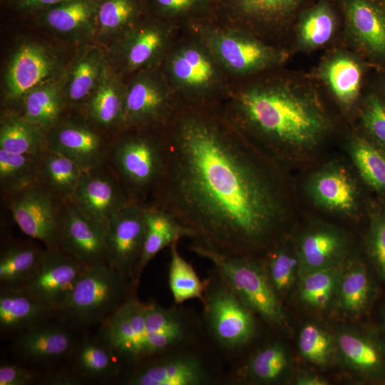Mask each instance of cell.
I'll return each mask as SVG.
<instances>
[{
    "instance_id": "15",
    "label": "cell",
    "mask_w": 385,
    "mask_h": 385,
    "mask_svg": "<svg viewBox=\"0 0 385 385\" xmlns=\"http://www.w3.org/2000/svg\"><path fill=\"white\" fill-rule=\"evenodd\" d=\"M14 221L45 248H56L59 220L66 200L41 180L3 197Z\"/></svg>"
},
{
    "instance_id": "21",
    "label": "cell",
    "mask_w": 385,
    "mask_h": 385,
    "mask_svg": "<svg viewBox=\"0 0 385 385\" xmlns=\"http://www.w3.org/2000/svg\"><path fill=\"white\" fill-rule=\"evenodd\" d=\"M73 202L83 213L104 227L113 215L131 203L121 182L106 162L82 170Z\"/></svg>"
},
{
    "instance_id": "42",
    "label": "cell",
    "mask_w": 385,
    "mask_h": 385,
    "mask_svg": "<svg viewBox=\"0 0 385 385\" xmlns=\"http://www.w3.org/2000/svg\"><path fill=\"white\" fill-rule=\"evenodd\" d=\"M178 243L170 247L168 282L174 304H182L190 299H203L204 281L201 280L191 264L178 250Z\"/></svg>"
},
{
    "instance_id": "2",
    "label": "cell",
    "mask_w": 385,
    "mask_h": 385,
    "mask_svg": "<svg viewBox=\"0 0 385 385\" xmlns=\"http://www.w3.org/2000/svg\"><path fill=\"white\" fill-rule=\"evenodd\" d=\"M260 73L232 80L220 103L230 123L254 146L282 156L314 145L326 120L315 105L286 81Z\"/></svg>"
},
{
    "instance_id": "8",
    "label": "cell",
    "mask_w": 385,
    "mask_h": 385,
    "mask_svg": "<svg viewBox=\"0 0 385 385\" xmlns=\"http://www.w3.org/2000/svg\"><path fill=\"white\" fill-rule=\"evenodd\" d=\"M188 27L205 43L232 81L274 69L285 59L279 48L218 19Z\"/></svg>"
},
{
    "instance_id": "38",
    "label": "cell",
    "mask_w": 385,
    "mask_h": 385,
    "mask_svg": "<svg viewBox=\"0 0 385 385\" xmlns=\"http://www.w3.org/2000/svg\"><path fill=\"white\" fill-rule=\"evenodd\" d=\"M38 158L41 180L65 200L73 201L82 172L79 166L47 147Z\"/></svg>"
},
{
    "instance_id": "35",
    "label": "cell",
    "mask_w": 385,
    "mask_h": 385,
    "mask_svg": "<svg viewBox=\"0 0 385 385\" xmlns=\"http://www.w3.org/2000/svg\"><path fill=\"white\" fill-rule=\"evenodd\" d=\"M141 18L137 0H100L92 39L108 46Z\"/></svg>"
},
{
    "instance_id": "23",
    "label": "cell",
    "mask_w": 385,
    "mask_h": 385,
    "mask_svg": "<svg viewBox=\"0 0 385 385\" xmlns=\"http://www.w3.org/2000/svg\"><path fill=\"white\" fill-rule=\"evenodd\" d=\"M292 362L285 345L270 341L250 349L228 367L225 385L277 384L290 376Z\"/></svg>"
},
{
    "instance_id": "5",
    "label": "cell",
    "mask_w": 385,
    "mask_h": 385,
    "mask_svg": "<svg viewBox=\"0 0 385 385\" xmlns=\"http://www.w3.org/2000/svg\"><path fill=\"white\" fill-rule=\"evenodd\" d=\"M164 127L125 128L112 135L106 163L131 203L148 205L165 168Z\"/></svg>"
},
{
    "instance_id": "25",
    "label": "cell",
    "mask_w": 385,
    "mask_h": 385,
    "mask_svg": "<svg viewBox=\"0 0 385 385\" xmlns=\"http://www.w3.org/2000/svg\"><path fill=\"white\" fill-rule=\"evenodd\" d=\"M125 82L109 66L97 88L76 111L87 121L113 135L123 127Z\"/></svg>"
},
{
    "instance_id": "34",
    "label": "cell",
    "mask_w": 385,
    "mask_h": 385,
    "mask_svg": "<svg viewBox=\"0 0 385 385\" xmlns=\"http://www.w3.org/2000/svg\"><path fill=\"white\" fill-rule=\"evenodd\" d=\"M67 111L60 79L47 82L29 91L23 98L17 113L46 131L61 120Z\"/></svg>"
},
{
    "instance_id": "39",
    "label": "cell",
    "mask_w": 385,
    "mask_h": 385,
    "mask_svg": "<svg viewBox=\"0 0 385 385\" xmlns=\"http://www.w3.org/2000/svg\"><path fill=\"white\" fill-rule=\"evenodd\" d=\"M260 262L275 292L282 299L299 278V263L297 252L279 242L262 257Z\"/></svg>"
},
{
    "instance_id": "30",
    "label": "cell",
    "mask_w": 385,
    "mask_h": 385,
    "mask_svg": "<svg viewBox=\"0 0 385 385\" xmlns=\"http://www.w3.org/2000/svg\"><path fill=\"white\" fill-rule=\"evenodd\" d=\"M100 0H69L41 11V24L73 40L93 38Z\"/></svg>"
},
{
    "instance_id": "10",
    "label": "cell",
    "mask_w": 385,
    "mask_h": 385,
    "mask_svg": "<svg viewBox=\"0 0 385 385\" xmlns=\"http://www.w3.org/2000/svg\"><path fill=\"white\" fill-rule=\"evenodd\" d=\"M145 303L141 302L137 296L133 297L98 326L96 333L116 352L127 372L184 342L180 336L149 330L145 322Z\"/></svg>"
},
{
    "instance_id": "4",
    "label": "cell",
    "mask_w": 385,
    "mask_h": 385,
    "mask_svg": "<svg viewBox=\"0 0 385 385\" xmlns=\"http://www.w3.org/2000/svg\"><path fill=\"white\" fill-rule=\"evenodd\" d=\"M203 281L200 316L205 338L228 369L252 348L259 317L214 266Z\"/></svg>"
},
{
    "instance_id": "45",
    "label": "cell",
    "mask_w": 385,
    "mask_h": 385,
    "mask_svg": "<svg viewBox=\"0 0 385 385\" xmlns=\"http://www.w3.org/2000/svg\"><path fill=\"white\" fill-rule=\"evenodd\" d=\"M298 349L304 359L319 366H329L337 358L334 335L314 323L301 329Z\"/></svg>"
},
{
    "instance_id": "27",
    "label": "cell",
    "mask_w": 385,
    "mask_h": 385,
    "mask_svg": "<svg viewBox=\"0 0 385 385\" xmlns=\"http://www.w3.org/2000/svg\"><path fill=\"white\" fill-rule=\"evenodd\" d=\"M58 317L19 287H0L1 337L12 339Z\"/></svg>"
},
{
    "instance_id": "11",
    "label": "cell",
    "mask_w": 385,
    "mask_h": 385,
    "mask_svg": "<svg viewBox=\"0 0 385 385\" xmlns=\"http://www.w3.org/2000/svg\"><path fill=\"white\" fill-rule=\"evenodd\" d=\"M181 29L156 16L141 18L106 46L110 67L124 79L140 71L160 67Z\"/></svg>"
},
{
    "instance_id": "20",
    "label": "cell",
    "mask_w": 385,
    "mask_h": 385,
    "mask_svg": "<svg viewBox=\"0 0 385 385\" xmlns=\"http://www.w3.org/2000/svg\"><path fill=\"white\" fill-rule=\"evenodd\" d=\"M87 269L58 248H45L36 272L19 287L39 302L56 309Z\"/></svg>"
},
{
    "instance_id": "18",
    "label": "cell",
    "mask_w": 385,
    "mask_h": 385,
    "mask_svg": "<svg viewBox=\"0 0 385 385\" xmlns=\"http://www.w3.org/2000/svg\"><path fill=\"white\" fill-rule=\"evenodd\" d=\"M108 263L134 287L144 242L143 207L130 203L113 215L105 225Z\"/></svg>"
},
{
    "instance_id": "22",
    "label": "cell",
    "mask_w": 385,
    "mask_h": 385,
    "mask_svg": "<svg viewBox=\"0 0 385 385\" xmlns=\"http://www.w3.org/2000/svg\"><path fill=\"white\" fill-rule=\"evenodd\" d=\"M337 359L363 381L385 384V341L381 334L342 328L334 335Z\"/></svg>"
},
{
    "instance_id": "31",
    "label": "cell",
    "mask_w": 385,
    "mask_h": 385,
    "mask_svg": "<svg viewBox=\"0 0 385 385\" xmlns=\"http://www.w3.org/2000/svg\"><path fill=\"white\" fill-rule=\"evenodd\" d=\"M142 207L144 242L137 270L138 282L145 267L160 251L189 237L187 230L170 213L153 205Z\"/></svg>"
},
{
    "instance_id": "50",
    "label": "cell",
    "mask_w": 385,
    "mask_h": 385,
    "mask_svg": "<svg viewBox=\"0 0 385 385\" xmlns=\"http://www.w3.org/2000/svg\"><path fill=\"white\" fill-rule=\"evenodd\" d=\"M362 120L366 129L385 150V105L376 96L368 99Z\"/></svg>"
},
{
    "instance_id": "9",
    "label": "cell",
    "mask_w": 385,
    "mask_h": 385,
    "mask_svg": "<svg viewBox=\"0 0 385 385\" xmlns=\"http://www.w3.org/2000/svg\"><path fill=\"white\" fill-rule=\"evenodd\" d=\"M188 249L211 262L262 321L281 332L289 329L282 301L273 289L258 258L227 255L192 242Z\"/></svg>"
},
{
    "instance_id": "16",
    "label": "cell",
    "mask_w": 385,
    "mask_h": 385,
    "mask_svg": "<svg viewBox=\"0 0 385 385\" xmlns=\"http://www.w3.org/2000/svg\"><path fill=\"white\" fill-rule=\"evenodd\" d=\"M83 332L58 316L11 339L9 350L13 360L49 371L65 361Z\"/></svg>"
},
{
    "instance_id": "46",
    "label": "cell",
    "mask_w": 385,
    "mask_h": 385,
    "mask_svg": "<svg viewBox=\"0 0 385 385\" xmlns=\"http://www.w3.org/2000/svg\"><path fill=\"white\" fill-rule=\"evenodd\" d=\"M334 18L330 8L322 4L310 10L300 25V37L307 46L315 47L327 43L334 30Z\"/></svg>"
},
{
    "instance_id": "28",
    "label": "cell",
    "mask_w": 385,
    "mask_h": 385,
    "mask_svg": "<svg viewBox=\"0 0 385 385\" xmlns=\"http://www.w3.org/2000/svg\"><path fill=\"white\" fill-rule=\"evenodd\" d=\"M377 296V288L368 267L361 260L345 262L334 298L335 307L349 317L366 314Z\"/></svg>"
},
{
    "instance_id": "51",
    "label": "cell",
    "mask_w": 385,
    "mask_h": 385,
    "mask_svg": "<svg viewBox=\"0 0 385 385\" xmlns=\"http://www.w3.org/2000/svg\"><path fill=\"white\" fill-rule=\"evenodd\" d=\"M69 0H11L13 5L21 11H42Z\"/></svg>"
},
{
    "instance_id": "33",
    "label": "cell",
    "mask_w": 385,
    "mask_h": 385,
    "mask_svg": "<svg viewBox=\"0 0 385 385\" xmlns=\"http://www.w3.org/2000/svg\"><path fill=\"white\" fill-rule=\"evenodd\" d=\"M345 9L359 42L371 53L385 56V10L370 0H346Z\"/></svg>"
},
{
    "instance_id": "12",
    "label": "cell",
    "mask_w": 385,
    "mask_h": 385,
    "mask_svg": "<svg viewBox=\"0 0 385 385\" xmlns=\"http://www.w3.org/2000/svg\"><path fill=\"white\" fill-rule=\"evenodd\" d=\"M83 332L65 361L56 368L53 385L120 384L127 368L96 334Z\"/></svg>"
},
{
    "instance_id": "19",
    "label": "cell",
    "mask_w": 385,
    "mask_h": 385,
    "mask_svg": "<svg viewBox=\"0 0 385 385\" xmlns=\"http://www.w3.org/2000/svg\"><path fill=\"white\" fill-rule=\"evenodd\" d=\"M56 248L87 268L108 263L104 227L83 213L73 201L66 200L64 205Z\"/></svg>"
},
{
    "instance_id": "14",
    "label": "cell",
    "mask_w": 385,
    "mask_h": 385,
    "mask_svg": "<svg viewBox=\"0 0 385 385\" xmlns=\"http://www.w3.org/2000/svg\"><path fill=\"white\" fill-rule=\"evenodd\" d=\"M66 66L60 56L47 45L25 42L14 51L4 76V110L19 109L23 98L34 88L61 79ZM18 111L16 112H18Z\"/></svg>"
},
{
    "instance_id": "41",
    "label": "cell",
    "mask_w": 385,
    "mask_h": 385,
    "mask_svg": "<svg viewBox=\"0 0 385 385\" xmlns=\"http://www.w3.org/2000/svg\"><path fill=\"white\" fill-rule=\"evenodd\" d=\"M344 264L299 276V294L302 302L317 309L328 307L334 301Z\"/></svg>"
},
{
    "instance_id": "6",
    "label": "cell",
    "mask_w": 385,
    "mask_h": 385,
    "mask_svg": "<svg viewBox=\"0 0 385 385\" xmlns=\"http://www.w3.org/2000/svg\"><path fill=\"white\" fill-rule=\"evenodd\" d=\"M227 366L206 338L178 346L130 369L123 385H225Z\"/></svg>"
},
{
    "instance_id": "36",
    "label": "cell",
    "mask_w": 385,
    "mask_h": 385,
    "mask_svg": "<svg viewBox=\"0 0 385 385\" xmlns=\"http://www.w3.org/2000/svg\"><path fill=\"white\" fill-rule=\"evenodd\" d=\"M46 148V131L17 112L4 110L0 119V149L6 152L39 155Z\"/></svg>"
},
{
    "instance_id": "40",
    "label": "cell",
    "mask_w": 385,
    "mask_h": 385,
    "mask_svg": "<svg viewBox=\"0 0 385 385\" xmlns=\"http://www.w3.org/2000/svg\"><path fill=\"white\" fill-rule=\"evenodd\" d=\"M40 180L38 155L12 153L0 149V189L3 197Z\"/></svg>"
},
{
    "instance_id": "44",
    "label": "cell",
    "mask_w": 385,
    "mask_h": 385,
    "mask_svg": "<svg viewBox=\"0 0 385 385\" xmlns=\"http://www.w3.org/2000/svg\"><path fill=\"white\" fill-rule=\"evenodd\" d=\"M325 76L337 98L344 104H351L357 98L361 73L359 64L346 56L332 60L327 66Z\"/></svg>"
},
{
    "instance_id": "47",
    "label": "cell",
    "mask_w": 385,
    "mask_h": 385,
    "mask_svg": "<svg viewBox=\"0 0 385 385\" xmlns=\"http://www.w3.org/2000/svg\"><path fill=\"white\" fill-rule=\"evenodd\" d=\"M368 257L385 287V209L372 208L365 237Z\"/></svg>"
},
{
    "instance_id": "48",
    "label": "cell",
    "mask_w": 385,
    "mask_h": 385,
    "mask_svg": "<svg viewBox=\"0 0 385 385\" xmlns=\"http://www.w3.org/2000/svg\"><path fill=\"white\" fill-rule=\"evenodd\" d=\"M210 0H153L156 17L180 28L205 21L198 11Z\"/></svg>"
},
{
    "instance_id": "24",
    "label": "cell",
    "mask_w": 385,
    "mask_h": 385,
    "mask_svg": "<svg viewBox=\"0 0 385 385\" xmlns=\"http://www.w3.org/2000/svg\"><path fill=\"white\" fill-rule=\"evenodd\" d=\"M108 66L105 50L97 45L81 48L61 79L68 110L79 111L97 88Z\"/></svg>"
},
{
    "instance_id": "53",
    "label": "cell",
    "mask_w": 385,
    "mask_h": 385,
    "mask_svg": "<svg viewBox=\"0 0 385 385\" xmlns=\"http://www.w3.org/2000/svg\"><path fill=\"white\" fill-rule=\"evenodd\" d=\"M381 335L384 340L385 341V306L382 309L381 313Z\"/></svg>"
},
{
    "instance_id": "29",
    "label": "cell",
    "mask_w": 385,
    "mask_h": 385,
    "mask_svg": "<svg viewBox=\"0 0 385 385\" xmlns=\"http://www.w3.org/2000/svg\"><path fill=\"white\" fill-rule=\"evenodd\" d=\"M296 252L299 263V277L343 265L346 262V241L334 229L318 227L302 235Z\"/></svg>"
},
{
    "instance_id": "52",
    "label": "cell",
    "mask_w": 385,
    "mask_h": 385,
    "mask_svg": "<svg viewBox=\"0 0 385 385\" xmlns=\"http://www.w3.org/2000/svg\"><path fill=\"white\" fill-rule=\"evenodd\" d=\"M297 385H326L329 382L323 377L309 373H304L298 375L294 380Z\"/></svg>"
},
{
    "instance_id": "7",
    "label": "cell",
    "mask_w": 385,
    "mask_h": 385,
    "mask_svg": "<svg viewBox=\"0 0 385 385\" xmlns=\"http://www.w3.org/2000/svg\"><path fill=\"white\" fill-rule=\"evenodd\" d=\"M136 290L108 263L96 265L85 270L56 312L72 327L89 330L100 326L136 297Z\"/></svg>"
},
{
    "instance_id": "37",
    "label": "cell",
    "mask_w": 385,
    "mask_h": 385,
    "mask_svg": "<svg viewBox=\"0 0 385 385\" xmlns=\"http://www.w3.org/2000/svg\"><path fill=\"white\" fill-rule=\"evenodd\" d=\"M31 241L13 242L1 250L0 287H19L37 270L44 254Z\"/></svg>"
},
{
    "instance_id": "32",
    "label": "cell",
    "mask_w": 385,
    "mask_h": 385,
    "mask_svg": "<svg viewBox=\"0 0 385 385\" xmlns=\"http://www.w3.org/2000/svg\"><path fill=\"white\" fill-rule=\"evenodd\" d=\"M309 192L318 205L332 211L349 213L357 206L356 185L347 172L339 167L328 168L314 175Z\"/></svg>"
},
{
    "instance_id": "3",
    "label": "cell",
    "mask_w": 385,
    "mask_h": 385,
    "mask_svg": "<svg viewBox=\"0 0 385 385\" xmlns=\"http://www.w3.org/2000/svg\"><path fill=\"white\" fill-rule=\"evenodd\" d=\"M160 68L181 104H218L228 94L232 80L190 27L180 30Z\"/></svg>"
},
{
    "instance_id": "17",
    "label": "cell",
    "mask_w": 385,
    "mask_h": 385,
    "mask_svg": "<svg viewBox=\"0 0 385 385\" xmlns=\"http://www.w3.org/2000/svg\"><path fill=\"white\" fill-rule=\"evenodd\" d=\"M78 113V112H77ZM64 115L46 131V147L76 163L81 170L104 164L112 135L96 128L79 113Z\"/></svg>"
},
{
    "instance_id": "43",
    "label": "cell",
    "mask_w": 385,
    "mask_h": 385,
    "mask_svg": "<svg viewBox=\"0 0 385 385\" xmlns=\"http://www.w3.org/2000/svg\"><path fill=\"white\" fill-rule=\"evenodd\" d=\"M350 153L364 181L376 192L385 194V150L359 138L352 143Z\"/></svg>"
},
{
    "instance_id": "49",
    "label": "cell",
    "mask_w": 385,
    "mask_h": 385,
    "mask_svg": "<svg viewBox=\"0 0 385 385\" xmlns=\"http://www.w3.org/2000/svg\"><path fill=\"white\" fill-rule=\"evenodd\" d=\"M48 371L12 360L0 364V385H44Z\"/></svg>"
},
{
    "instance_id": "26",
    "label": "cell",
    "mask_w": 385,
    "mask_h": 385,
    "mask_svg": "<svg viewBox=\"0 0 385 385\" xmlns=\"http://www.w3.org/2000/svg\"><path fill=\"white\" fill-rule=\"evenodd\" d=\"M302 0H228L229 14L220 21L265 41L275 33Z\"/></svg>"
},
{
    "instance_id": "1",
    "label": "cell",
    "mask_w": 385,
    "mask_h": 385,
    "mask_svg": "<svg viewBox=\"0 0 385 385\" xmlns=\"http://www.w3.org/2000/svg\"><path fill=\"white\" fill-rule=\"evenodd\" d=\"M164 138L163 175L146 205L170 213L192 242L225 255L257 258L279 242L286 215L279 173L220 103H180Z\"/></svg>"
},
{
    "instance_id": "13",
    "label": "cell",
    "mask_w": 385,
    "mask_h": 385,
    "mask_svg": "<svg viewBox=\"0 0 385 385\" xmlns=\"http://www.w3.org/2000/svg\"><path fill=\"white\" fill-rule=\"evenodd\" d=\"M125 82L123 128L165 126L180 103L160 68L140 71L125 78Z\"/></svg>"
}]
</instances>
